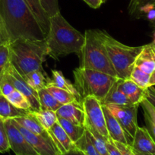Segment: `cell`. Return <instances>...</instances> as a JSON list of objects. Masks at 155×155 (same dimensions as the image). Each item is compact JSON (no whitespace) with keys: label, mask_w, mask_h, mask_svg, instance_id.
<instances>
[{"label":"cell","mask_w":155,"mask_h":155,"mask_svg":"<svg viewBox=\"0 0 155 155\" xmlns=\"http://www.w3.org/2000/svg\"><path fill=\"white\" fill-rule=\"evenodd\" d=\"M0 20L9 44L19 39L44 41L46 35L25 0H0Z\"/></svg>","instance_id":"obj_1"},{"label":"cell","mask_w":155,"mask_h":155,"mask_svg":"<svg viewBox=\"0 0 155 155\" xmlns=\"http://www.w3.org/2000/svg\"><path fill=\"white\" fill-rule=\"evenodd\" d=\"M48 56L58 60L62 56L81 54L84 35L73 28L60 12L50 18V29L46 36Z\"/></svg>","instance_id":"obj_2"},{"label":"cell","mask_w":155,"mask_h":155,"mask_svg":"<svg viewBox=\"0 0 155 155\" xmlns=\"http://www.w3.org/2000/svg\"><path fill=\"white\" fill-rule=\"evenodd\" d=\"M9 61L21 75L34 71H44L43 62L48 56L46 40L19 39L8 44Z\"/></svg>","instance_id":"obj_3"},{"label":"cell","mask_w":155,"mask_h":155,"mask_svg":"<svg viewBox=\"0 0 155 155\" xmlns=\"http://www.w3.org/2000/svg\"><path fill=\"white\" fill-rule=\"evenodd\" d=\"M84 42L80 58V68L95 70L117 78L100 30H87L84 32Z\"/></svg>","instance_id":"obj_4"},{"label":"cell","mask_w":155,"mask_h":155,"mask_svg":"<svg viewBox=\"0 0 155 155\" xmlns=\"http://www.w3.org/2000/svg\"><path fill=\"white\" fill-rule=\"evenodd\" d=\"M73 74L74 85L81 99L86 97H94L101 103L113 84L118 79V78L106 73L80 67L74 70Z\"/></svg>","instance_id":"obj_5"},{"label":"cell","mask_w":155,"mask_h":155,"mask_svg":"<svg viewBox=\"0 0 155 155\" xmlns=\"http://www.w3.org/2000/svg\"><path fill=\"white\" fill-rule=\"evenodd\" d=\"M101 37L117 78L120 79L130 78L136 58L141 53L143 46H126L116 41L104 31H101Z\"/></svg>","instance_id":"obj_6"},{"label":"cell","mask_w":155,"mask_h":155,"mask_svg":"<svg viewBox=\"0 0 155 155\" xmlns=\"http://www.w3.org/2000/svg\"><path fill=\"white\" fill-rule=\"evenodd\" d=\"M82 107L85 115V129L94 131L104 138H109L101 101L94 97H86L82 100Z\"/></svg>","instance_id":"obj_7"},{"label":"cell","mask_w":155,"mask_h":155,"mask_svg":"<svg viewBox=\"0 0 155 155\" xmlns=\"http://www.w3.org/2000/svg\"><path fill=\"white\" fill-rule=\"evenodd\" d=\"M110 110L115 118L118 120L120 126L125 131L126 135L132 140L135 135V131L138 128L137 114H138V105H104Z\"/></svg>","instance_id":"obj_8"},{"label":"cell","mask_w":155,"mask_h":155,"mask_svg":"<svg viewBox=\"0 0 155 155\" xmlns=\"http://www.w3.org/2000/svg\"><path fill=\"white\" fill-rule=\"evenodd\" d=\"M4 71L12 85L14 86L15 89L25 95L27 99L28 100L30 104H31L32 112L40 111L41 109L40 102H39L37 91H34L28 85L22 75L19 74L18 71L16 70V68L10 62V61L5 67Z\"/></svg>","instance_id":"obj_9"},{"label":"cell","mask_w":155,"mask_h":155,"mask_svg":"<svg viewBox=\"0 0 155 155\" xmlns=\"http://www.w3.org/2000/svg\"><path fill=\"white\" fill-rule=\"evenodd\" d=\"M15 126L19 129L27 141L32 146L38 155H62L59 151L57 146L55 144L52 136L46 137L37 135L27 130L21 126L16 123L13 119H11Z\"/></svg>","instance_id":"obj_10"},{"label":"cell","mask_w":155,"mask_h":155,"mask_svg":"<svg viewBox=\"0 0 155 155\" xmlns=\"http://www.w3.org/2000/svg\"><path fill=\"white\" fill-rule=\"evenodd\" d=\"M5 127L10 149L15 155H38L19 129L15 126L11 119L5 120Z\"/></svg>","instance_id":"obj_11"},{"label":"cell","mask_w":155,"mask_h":155,"mask_svg":"<svg viewBox=\"0 0 155 155\" xmlns=\"http://www.w3.org/2000/svg\"><path fill=\"white\" fill-rule=\"evenodd\" d=\"M130 146L135 155H155V141L145 127L138 126Z\"/></svg>","instance_id":"obj_12"},{"label":"cell","mask_w":155,"mask_h":155,"mask_svg":"<svg viewBox=\"0 0 155 155\" xmlns=\"http://www.w3.org/2000/svg\"><path fill=\"white\" fill-rule=\"evenodd\" d=\"M103 106L104 117H105L106 126H107V132L109 136L114 141L123 143V144H131V141L129 139V137L126 135V133L122 126H120L118 120L115 118L113 115L110 112V110L104 105Z\"/></svg>","instance_id":"obj_13"},{"label":"cell","mask_w":155,"mask_h":155,"mask_svg":"<svg viewBox=\"0 0 155 155\" xmlns=\"http://www.w3.org/2000/svg\"><path fill=\"white\" fill-rule=\"evenodd\" d=\"M56 113L58 117L65 119L74 124L84 127L85 115L81 104L72 103L62 105Z\"/></svg>","instance_id":"obj_14"},{"label":"cell","mask_w":155,"mask_h":155,"mask_svg":"<svg viewBox=\"0 0 155 155\" xmlns=\"http://www.w3.org/2000/svg\"><path fill=\"white\" fill-rule=\"evenodd\" d=\"M118 88L126 95L133 105L140 106L141 101L145 99L147 88H142L137 85L133 81L129 79L117 80Z\"/></svg>","instance_id":"obj_15"},{"label":"cell","mask_w":155,"mask_h":155,"mask_svg":"<svg viewBox=\"0 0 155 155\" xmlns=\"http://www.w3.org/2000/svg\"><path fill=\"white\" fill-rule=\"evenodd\" d=\"M48 132H50L55 144L62 155H65V153L75 148L74 142L71 141V138L58 122L52 126Z\"/></svg>","instance_id":"obj_16"},{"label":"cell","mask_w":155,"mask_h":155,"mask_svg":"<svg viewBox=\"0 0 155 155\" xmlns=\"http://www.w3.org/2000/svg\"><path fill=\"white\" fill-rule=\"evenodd\" d=\"M135 66L150 74L155 70V48L152 44L143 46L141 53L136 58Z\"/></svg>","instance_id":"obj_17"},{"label":"cell","mask_w":155,"mask_h":155,"mask_svg":"<svg viewBox=\"0 0 155 155\" xmlns=\"http://www.w3.org/2000/svg\"><path fill=\"white\" fill-rule=\"evenodd\" d=\"M30 10L38 21L43 32L47 36L50 29V17L43 8L40 0H25Z\"/></svg>","instance_id":"obj_18"},{"label":"cell","mask_w":155,"mask_h":155,"mask_svg":"<svg viewBox=\"0 0 155 155\" xmlns=\"http://www.w3.org/2000/svg\"><path fill=\"white\" fill-rule=\"evenodd\" d=\"M17 123H18L20 126L26 129L27 130L30 131L31 132L37 135H43V136L49 137L50 136V134L46 129H44L41 123L37 120V119L34 117L32 112H30L28 115L25 116H21L17 118L13 119Z\"/></svg>","instance_id":"obj_19"},{"label":"cell","mask_w":155,"mask_h":155,"mask_svg":"<svg viewBox=\"0 0 155 155\" xmlns=\"http://www.w3.org/2000/svg\"><path fill=\"white\" fill-rule=\"evenodd\" d=\"M30 112L15 107L5 96L0 94V119L3 120L15 119L26 116Z\"/></svg>","instance_id":"obj_20"},{"label":"cell","mask_w":155,"mask_h":155,"mask_svg":"<svg viewBox=\"0 0 155 155\" xmlns=\"http://www.w3.org/2000/svg\"><path fill=\"white\" fill-rule=\"evenodd\" d=\"M47 85H53L59 88L63 89L72 94L73 95L78 97L82 102L81 96L77 91L74 84L68 81L63 75L62 72L59 70H52V79H48Z\"/></svg>","instance_id":"obj_21"},{"label":"cell","mask_w":155,"mask_h":155,"mask_svg":"<svg viewBox=\"0 0 155 155\" xmlns=\"http://www.w3.org/2000/svg\"><path fill=\"white\" fill-rule=\"evenodd\" d=\"M101 104H102V105H133V104H131L130 101L128 99L127 97L118 88L117 81L113 84V86L110 89L107 96Z\"/></svg>","instance_id":"obj_22"},{"label":"cell","mask_w":155,"mask_h":155,"mask_svg":"<svg viewBox=\"0 0 155 155\" xmlns=\"http://www.w3.org/2000/svg\"><path fill=\"white\" fill-rule=\"evenodd\" d=\"M155 8V0H130L128 11L131 16L139 17Z\"/></svg>","instance_id":"obj_23"},{"label":"cell","mask_w":155,"mask_h":155,"mask_svg":"<svg viewBox=\"0 0 155 155\" xmlns=\"http://www.w3.org/2000/svg\"><path fill=\"white\" fill-rule=\"evenodd\" d=\"M44 71H34L22 76L28 85L36 91L46 88L48 84V79L44 75Z\"/></svg>","instance_id":"obj_24"},{"label":"cell","mask_w":155,"mask_h":155,"mask_svg":"<svg viewBox=\"0 0 155 155\" xmlns=\"http://www.w3.org/2000/svg\"><path fill=\"white\" fill-rule=\"evenodd\" d=\"M37 94H38V99L41 110H52V111L56 112L62 106V104H61L48 91L47 88L38 91Z\"/></svg>","instance_id":"obj_25"},{"label":"cell","mask_w":155,"mask_h":155,"mask_svg":"<svg viewBox=\"0 0 155 155\" xmlns=\"http://www.w3.org/2000/svg\"><path fill=\"white\" fill-rule=\"evenodd\" d=\"M58 123L63 128L65 132L69 136V138L74 142V144H75L85 132V127L78 126V125L74 124V123H71V122L68 121L65 119L58 117Z\"/></svg>","instance_id":"obj_26"},{"label":"cell","mask_w":155,"mask_h":155,"mask_svg":"<svg viewBox=\"0 0 155 155\" xmlns=\"http://www.w3.org/2000/svg\"><path fill=\"white\" fill-rule=\"evenodd\" d=\"M46 88L62 105L72 104V103L82 104V102L78 98L76 97L74 95H73L72 94L67 91L59 88V87L53 85H47Z\"/></svg>","instance_id":"obj_27"},{"label":"cell","mask_w":155,"mask_h":155,"mask_svg":"<svg viewBox=\"0 0 155 155\" xmlns=\"http://www.w3.org/2000/svg\"><path fill=\"white\" fill-rule=\"evenodd\" d=\"M32 113L37 121L47 131L50 130L52 126L58 122V116L55 111L41 110L40 111L32 112Z\"/></svg>","instance_id":"obj_28"},{"label":"cell","mask_w":155,"mask_h":155,"mask_svg":"<svg viewBox=\"0 0 155 155\" xmlns=\"http://www.w3.org/2000/svg\"><path fill=\"white\" fill-rule=\"evenodd\" d=\"M74 145L76 148L81 150L85 155H101L92 141H91L87 129L85 130L83 136L74 144Z\"/></svg>","instance_id":"obj_29"},{"label":"cell","mask_w":155,"mask_h":155,"mask_svg":"<svg viewBox=\"0 0 155 155\" xmlns=\"http://www.w3.org/2000/svg\"><path fill=\"white\" fill-rule=\"evenodd\" d=\"M5 97L8 100V101L12 105H14L17 108L26 110V111L32 112L31 104H30L28 100L27 99L25 95L22 94L18 91L15 90L14 91L12 92L8 96Z\"/></svg>","instance_id":"obj_30"},{"label":"cell","mask_w":155,"mask_h":155,"mask_svg":"<svg viewBox=\"0 0 155 155\" xmlns=\"http://www.w3.org/2000/svg\"><path fill=\"white\" fill-rule=\"evenodd\" d=\"M150 75V74L144 72L138 67L135 66L131 73L130 79L139 87H142V88H147L149 87Z\"/></svg>","instance_id":"obj_31"},{"label":"cell","mask_w":155,"mask_h":155,"mask_svg":"<svg viewBox=\"0 0 155 155\" xmlns=\"http://www.w3.org/2000/svg\"><path fill=\"white\" fill-rule=\"evenodd\" d=\"M87 131L91 141H92L93 144L98 150V152L101 153V155H108L107 144H106V140L108 138H104V136L94 131H90L87 129Z\"/></svg>","instance_id":"obj_32"},{"label":"cell","mask_w":155,"mask_h":155,"mask_svg":"<svg viewBox=\"0 0 155 155\" xmlns=\"http://www.w3.org/2000/svg\"><path fill=\"white\" fill-rule=\"evenodd\" d=\"M40 1L43 8L50 18L60 12L58 0H40Z\"/></svg>","instance_id":"obj_33"},{"label":"cell","mask_w":155,"mask_h":155,"mask_svg":"<svg viewBox=\"0 0 155 155\" xmlns=\"http://www.w3.org/2000/svg\"><path fill=\"white\" fill-rule=\"evenodd\" d=\"M9 150L10 146L5 127V120L0 119V153H5Z\"/></svg>","instance_id":"obj_34"},{"label":"cell","mask_w":155,"mask_h":155,"mask_svg":"<svg viewBox=\"0 0 155 155\" xmlns=\"http://www.w3.org/2000/svg\"><path fill=\"white\" fill-rule=\"evenodd\" d=\"M15 90L14 86L9 81L8 77L5 74V71L1 74L0 75V93L2 94L3 96L7 97Z\"/></svg>","instance_id":"obj_35"},{"label":"cell","mask_w":155,"mask_h":155,"mask_svg":"<svg viewBox=\"0 0 155 155\" xmlns=\"http://www.w3.org/2000/svg\"><path fill=\"white\" fill-rule=\"evenodd\" d=\"M9 62V47L8 44L0 47V75Z\"/></svg>","instance_id":"obj_36"},{"label":"cell","mask_w":155,"mask_h":155,"mask_svg":"<svg viewBox=\"0 0 155 155\" xmlns=\"http://www.w3.org/2000/svg\"><path fill=\"white\" fill-rule=\"evenodd\" d=\"M140 105L142 107L143 112L144 114L147 115L150 120L155 124V108L152 106V104L147 101V99H144L141 101Z\"/></svg>","instance_id":"obj_37"},{"label":"cell","mask_w":155,"mask_h":155,"mask_svg":"<svg viewBox=\"0 0 155 155\" xmlns=\"http://www.w3.org/2000/svg\"><path fill=\"white\" fill-rule=\"evenodd\" d=\"M106 144H107L108 155H122L121 152L115 144L114 141L112 140L110 137L106 140Z\"/></svg>","instance_id":"obj_38"},{"label":"cell","mask_w":155,"mask_h":155,"mask_svg":"<svg viewBox=\"0 0 155 155\" xmlns=\"http://www.w3.org/2000/svg\"><path fill=\"white\" fill-rule=\"evenodd\" d=\"M114 143L116 147H118L120 151L121 152L122 155H135V153L132 151L130 144H123V143L118 142V141H114Z\"/></svg>","instance_id":"obj_39"},{"label":"cell","mask_w":155,"mask_h":155,"mask_svg":"<svg viewBox=\"0 0 155 155\" xmlns=\"http://www.w3.org/2000/svg\"><path fill=\"white\" fill-rule=\"evenodd\" d=\"M144 122H145V126L146 129H147L148 132L150 133V136L152 137L153 140L155 141V124L151 121V120L149 119L148 116L146 114L144 113Z\"/></svg>","instance_id":"obj_40"},{"label":"cell","mask_w":155,"mask_h":155,"mask_svg":"<svg viewBox=\"0 0 155 155\" xmlns=\"http://www.w3.org/2000/svg\"><path fill=\"white\" fill-rule=\"evenodd\" d=\"M145 99H147L155 108V87H153V86L147 88Z\"/></svg>","instance_id":"obj_41"},{"label":"cell","mask_w":155,"mask_h":155,"mask_svg":"<svg viewBox=\"0 0 155 155\" xmlns=\"http://www.w3.org/2000/svg\"><path fill=\"white\" fill-rule=\"evenodd\" d=\"M5 44H9V41H8V38L3 28L2 21L0 20V47Z\"/></svg>","instance_id":"obj_42"},{"label":"cell","mask_w":155,"mask_h":155,"mask_svg":"<svg viewBox=\"0 0 155 155\" xmlns=\"http://www.w3.org/2000/svg\"><path fill=\"white\" fill-rule=\"evenodd\" d=\"M83 1L86 2L92 8H100L103 4V2L101 0H83Z\"/></svg>","instance_id":"obj_43"},{"label":"cell","mask_w":155,"mask_h":155,"mask_svg":"<svg viewBox=\"0 0 155 155\" xmlns=\"http://www.w3.org/2000/svg\"><path fill=\"white\" fill-rule=\"evenodd\" d=\"M65 155H85L83 152H81V150H79L78 149H77L75 147L74 149L71 150V151H69L68 153H65Z\"/></svg>","instance_id":"obj_44"},{"label":"cell","mask_w":155,"mask_h":155,"mask_svg":"<svg viewBox=\"0 0 155 155\" xmlns=\"http://www.w3.org/2000/svg\"><path fill=\"white\" fill-rule=\"evenodd\" d=\"M155 86V70L150 74V80H149V87Z\"/></svg>","instance_id":"obj_45"},{"label":"cell","mask_w":155,"mask_h":155,"mask_svg":"<svg viewBox=\"0 0 155 155\" xmlns=\"http://www.w3.org/2000/svg\"><path fill=\"white\" fill-rule=\"evenodd\" d=\"M153 44V46L155 48V30H154V32H153V42L151 43Z\"/></svg>","instance_id":"obj_46"},{"label":"cell","mask_w":155,"mask_h":155,"mask_svg":"<svg viewBox=\"0 0 155 155\" xmlns=\"http://www.w3.org/2000/svg\"><path fill=\"white\" fill-rule=\"evenodd\" d=\"M150 25H151V26L153 27V28H154V30H155V18L153 19V20H152V21H150Z\"/></svg>","instance_id":"obj_47"},{"label":"cell","mask_w":155,"mask_h":155,"mask_svg":"<svg viewBox=\"0 0 155 155\" xmlns=\"http://www.w3.org/2000/svg\"><path fill=\"white\" fill-rule=\"evenodd\" d=\"M101 1H102V2H103V3H104V2H105L106 1H107V0H101Z\"/></svg>","instance_id":"obj_48"},{"label":"cell","mask_w":155,"mask_h":155,"mask_svg":"<svg viewBox=\"0 0 155 155\" xmlns=\"http://www.w3.org/2000/svg\"><path fill=\"white\" fill-rule=\"evenodd\" d=\"M0 94H1V93H0Z\"/></svg>","instance_id":"obj_49"}]
</instances>
